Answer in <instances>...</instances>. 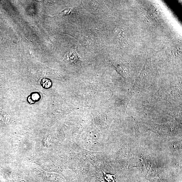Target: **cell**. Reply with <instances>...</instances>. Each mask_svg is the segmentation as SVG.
I'll list each match as a JSON object with an SVG mask.
<instances>
[{
    "label": "cell",
    "instance_id": "cell-1",
    "mask_svg": "<svg viewBox=\"0 0 182 182\" xmlns=\"http://www.w3.org/2000/svg\"><path fill=\"white\" fill-rule=\"evenodd\" d=\"M181 85L180 84L160 87L159 90L150 98L143 102L142 105L144 110H148L154 104L162 100L175 101L181 97Z\"/></svg>",
    "mask_w": 182,
    "mask_h": 182
},
{
    "label": "cell",
    "instance_id": "cell-5",
    "mask_svg": "<svg viewBox=\"0 0 182 182\" xmlns=\"http://www.w3.org/2000/svg\"><path fill=\"white\" fill-rule=\"evenodd\" d=\"M118 38L124 44L127 45L128 44L127 32L122 28H120L117 33Z\"/></svg>",
    "mask_w": 182,
    "mask_h": 182
},
{
    "label": "cell",
    "instance_id": "cell-9",
    "mask_svg": "<svg viewBox=\"0 0 182 182\" xmlns=\"http://www.w3.org/2000/svg\"><path fill=\"white\" fill-rule=\"evenodd\" d=\"M72 9H68L63 11L62 13H60V15H66L69 14L70 13Z\"/></svg>",
    "mask_w": 182,
    "mask_h": 182
},
{
    "label": "cell",
    "instance_id": "cell-8",
    "mask_svg": "<svg viewBox=\"0 0 182 182\" xmlns=\"http://www.w3.org/2000/svg\"><path fill=\"white\" fill-rule=\"evenodd\" d=\"M103 173L104 179L106 182H116L115 175L107 173L102 171Z\"/></svg>",
    "mask_w": 182,
    "mask_h": 182
},
{
    "label": "cell",
    "instance_id": "cell-4",
    "mask_svg": "<svg viewBox=\"0 0 182 182\" xmlns=\"http://www.w3.org/2000/svg\"><path fill=\"white\" fill-rule=\"evenodd\" d=\"M116 70L122 76L125 80V82L129 78V71L128 68L123 65H118L115 67Z\"/></svg>",
    "mask_w": 182,
    "mask_h": 182
},
{
    "label": "cell",
    "instance_id": "cell-3",
    "mask_svg": "<svg viewBox=\"0 0 182 182\" xmlns=\"http://www.w3.org/2000/svg\"><path fill=\"white\" fill-rule=\"evenodd\" d=\"M182 105L175 107H166L164 108L166 114L170 116L176 120L181 123L182 121Z\"/></svg>",
    "mask_w": 182,
    "mask_h": 182
},
{
    "label": "cell",
    "instance_id": "cell-7",
    "mask_svg": "<svg viewBox=\"0 0 182 182\" xmlns=\"http://www.w3.org/2000/svg\"><path fill=\"white\" fill-rule=\"evenodd\" d=\"M67 59L72 63H75L78 60V57L76 50H72L68 52L65 55Z\"/></svg>",
    "mask_w": 182,
    "mask_h": 182
},
{
    "label": "cell",
    "instance_id": "cell-2",
    "mask_svg": "<svg viewBox=\"0 0 182 182\" xmlns=\"http://www.w3.org/2000/svg\"><path fill=\"white\" fill-rule=\"evenodd\" d=\"M152 56L151 54L148 53L142 69L136 78L133 85L140 91L151 85V78L153 70Z\"/></svg>",
    "mask_w": 182,
    "mask_h": 182
},
{
    "label": "cell",
    "instance_id": "cell-6",
    "mask_svg": "<svg viewBox=\"0 0 182 182\" xmlns=\"http://www.w3.org/2000/svg\"><path fill=\"white\" fill-rule=\"evenodd\" d=\"M154 128L155 130L158 133H168L171 131V127L170 125H159L155 124L154 125Z\"/></svg>",
    "mask_w": 182,
    "mask_h": 182
}]
</instances>
